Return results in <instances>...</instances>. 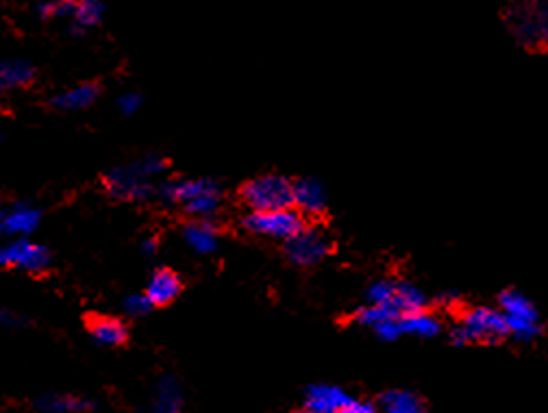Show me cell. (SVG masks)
<instances>
[{
    "label": "cell",
    "instance_id": "obj_22",
    "mask_svg": "<svg viewBox=\"0 0 548 413\" xmlns=\"http://www.w3.org/2000/svg\"><path fill=\"white\" fill-rule=\"evenodd\" d=\"M381 413H427L416 394L407 390H389L381 396Z\"/></svg>",
    "mask_w": 548,
    "mask_h": 413
},
{
    "label": "cell",
    "instance_id": "obj_14",
    "mask_svg": "<svg viewBox=\"0 0 548 413\" xmlns=\"http://www.w3.org/2000/svg\"><path fill=\"white\" fill-rule=\"evenodd\" d=\"M35 79V66L27 59L0 61V94L22 90Z\"/></svg>",
    "mask_w": 548,
    "mask_h": 413
},
{
    "label": "cell",
    "instance_id": "obj_23",
    "mask_svg": "<svg viewBox=\"0 0 548 413\" xmlns=\"http://www.w3.org/2000/svg\"><path fill=\"white\" fill-rule=\"evenodd\" d=\"M401 309L396 307V302H381V305H365L362 309L357 311V320L362 326H368V329H374L377 324H381V322L394 320V318H401Z\"/></svg>",
    "mask_w": 548,
    "mask_h": 413
},
{
    "label": "cell",
    "instance_id": "obj_11",
    "mask_svg": "<svg viewBox=\"0 0 548 413\" xmlns=\"http://www.w3.org/2000/svg\"><path fill=\"white\" fill-rule=\"evenodd\" d=\"M350 396L342 387L318 383L305 394V413H340Z\"/></svg>",
    "mask_w": 548,
    "mask_h": 413
},
{
    "label": "cell",
    "instance_id": "obj_26",
    "mask_svg": "<svg viewBox=\"0 0 548 413\" xmlns=\"http://www.w3.org/2000/svg\"><path fill=\"white\" fill-rule=\"evenodd\" d=\"M396 285L392 278H381V281H374L372 285L368 287L365 292V300L370 305H381V302H392L394 296H396Z\"/></svg>",
    "mask_w": 548,
    "mask_h": 413
},
{
    "label": "cell",
    "instance_id": "obj_3",
    "mask_svg": "<svg viewBox=\"0 0 548 413\" xmlns=\"http://www.w3.org/2000/svg\"><path fill=\"white\" fill-rule=\"evenodd\" d=\"M507 24L525 48H548V0H512Z\"/></svg>",
    "mask_w": 548,
    "mask_h": 413
},
{
    "label": "cell",
    "instance_id": "obj_32",
    "mask_svg": "<svg viewBox=\"0 0 548 413\" xmlns=\"http://www.w3.org/2000/svg\"><path fill=\"white\" fill-rule=\"evenodd\" d=\"M157 248H160V242H157V239L151 238V239H146V242H142V253L155 254Z\"/></svg>",
    "mask_w": 548,
    "mask_h": 413
},
{
    "label": "cell",
    "instance_id": "obj_15",
    "mask_svg": "<svg viewBox=\"0 0 548 413\" xmlns=\"http://www.w3.org/2000/svg\"><path fill=\"white\" fill-rule=\"evenodd\" d=\"M100 88L96 83H79L74 88L64 90L52 98V107L61 109V112H81L88 109L98 100Z\"/></svg>",
    "mask_w": 548,
    "mask_h": 413
},
{
    "label": "cell",
    "instance_id": "obj_5",
    "mask_svg": "<svg viewBox=\"0 0 548 413\" xmlns=\"http://www.w3.org/2000/svg\"><path fill=\"white\" fill-rule=\"evenodd\" d=\"M242 200L251 211H277L294 206V181L281 175H263L242 185Z\"/></svg>",
    "mask_w": 548,
    "mask_h": 413
},
{
    "label": "cell",
    "instance_id": "obj_20",
    "mask_svg": "<svg viewBox=\"0 0 548 413\" xmlns=\"http://www.w3.org/2000/svg\"><path fill=\"white\" fill-rule=\"evenodd\" d=\"M91 407L90 401L72 394H48L37 401V409L44 413H88Z\"/></svg>",
    "mask_w": 548,
    "mask_h": 413
},
{
    "label": "cell",
    "instance_id": "obj_10",
    "mask_svg": "<svg viewBox=\"0 0 548 413\" xmlns=\"http://www.w3.org/2000/svg\"><path fill=\"white\" fill-rule=\"evenodd\" d=\"M42 224V211L37 206L18 203L12 206H0V235L4 238H28Z\"/></svg>",
    "mask_w": 548,
    "mask_h": 413
},
{
    "label": "cell",
    "instance_id": "obj_30",
    "mask_svg": "<svg viewBox=\"0 0 548 413\" xmlns=\"http://www.w3.org/2000/svg\"><path fill=\"white\" fill-rule=\"evenodd\" d=\"M340 413H381V409L368 401H353V398H350Z\"/></svg>",
    "mask_w": 548,
    "mask_h": 413
},
{
    "label": "cell",
    "instance_id": "obj_21",
    "mask_svg": "<svg viewBox=\"0 0 548 413\" xmlns=\"http://www.w3.org/2000/svg\"><path fill=\"white\" fill-rule=\"evenodd\" d=\"M91 338L103 346H120L127 342V326L115 318H94L90 322Z\"/></svg>",
    "mask_w": 548,
    "mask_h": 413
},
{
    "label": "cell",
    "instance_id": "obj_7",
    "mask_svg": "<svg viewBox=\"0 0 548 413\" xmlns=\"http://www.w3.org/2000/svg\"><path fill=\"white\" fill-rule=\"evenodd\" d=\"M498 309L507 320V329L518 342H531L540 335V314L525 294L516 290H505L498 299Z\"/></svg>",
    "mask_w": 548,
    "mask_h": 413
},
{
    "label": "cell",
    "instance_id": "obj_27",
    "mask_svg": "<svg viewBox=\"0 0 548 413\" xmlns=\"http://www.w3.org/2000/svg\"><path fill=\"white\" fill-rule=\"evenodd\" d=\"M122 307H124V314L131 316V318H142V316L151 314V309L155 305H153L146 294H131L124 299Z\"/></svg>",
    "mask_w": 548,
    "mask_h": 413
},
{
    "label": "cell",
    "instance_id": "obj_9",
    "mask_svg": "<svg viewBox=\"0 0 548 413\" xmlns=\"http://www.w3.org/2000/svg\"><path fill=\"white\" fill-rule=\"evenodd\" d=\"M331 251H333L331 238L325 230L316 227H305L301 233L286 242V253L287 257H290V261L302 268L316 266V263L325 261Z\"/></svg>",
    "mask_w": 548,
    "mask_h": 413
},
{
    "label": "cell",
    "instance_id": "obj_25",
    "mask_svg": "<svg viewBox=\"0 0 548 413\" xmlns=\"http://www.w3.org/2000/svg\"><path fill=\"white\" fill-rule=\"evenodd\" d=\"M76 0H44L37 4L42 20H70L74 13Z\"/></svg>",
    "mask_w": 548,
    "mask_h": 413
},
{
    "label": "cell",
    "instance_id": "obj_31",
    "mask_svg": "<svg viewBox=\"0 0 548 413\" xmlns=\"http://www.w3.org/2000/svg\"><path fill=\"white\" fill-rule=\"evenodd\" d=\"M18 324H20V318H18L13 311L0 309V326H3V329H12V326H18Z\"/></svg>",
    "mask_w": 548,
    "mask_h": 413
},
{
    "label": "cell",
    "instance_id": "obj_29",
    "mask_svg": "<svg viewBox=\"0 0 548 413\" xmlns=\"http://www.w3.org/2000/svg\"><path fill=\"white\" fill-rule=\"evenodd\" d=\"M142 103H144L142 94L127 92L118 98V112L122 115H136L139 109H142Z\"/></svg>",
    "mask_w": 548,
    "mask_h": 413
},
{
    "label": "cell",
    "instance_id": "obj_16",
    "mask_svg": "<svg viewBox=\"0 0 548 413\" xmlns=\"http://www.w3.org/2000/svg\"><path fill=\"white\" fill-rule=\"evenodd\" d=\"M144 294L151 299L155 307L170 305V302L176 300V296L181 294V278L172 270H157L155 275L151 277V281H148Z\"/></svg>",
    "mask_w": 548,
    "mask_h": 413
},
{
    "label": "cell",
    "instance_id": "obj_17",
    "mask_svg": "<svg viewBox=\"0 0 548 413\" xmlns=\"http://www.w3.org/2000/svg\"><path fill=\"white\" fill-rule=\"evenodd\" d=\"M153 413H181L183 396L179 381L172 377H161L153 394Z\"/></svg>",
    "mask_w": 548,
    "mask_h": 413
},
{
    "label": "cell",
    "instance_id": "obj_13",
    "mask_svg": "<svg viewBox=\"0 0 548 413\" xmlns=\"http://www.w3.org/2000/svg\"><path fill=\"white\" fill-rule=\"evenodd\" d=\"M294 206L302 215H320L326 209V191L320 181H294Z\"/></svg>",
    "mask_w": 548,
    "mask_h": 413
},
{
    "label": "cell",
    "instance_id": "obj_8",
    "mask_svg": "<svg viewBox=\"0 0 548 413\" xmlns=\"http://www.w3.org/2000/svg\"><path fill=\"white\" fill-rule=\"evenodd\" d=\"M52 257L44 244H35L28 238H18L0 246V268H16V270L40 275L51 266Z\"/></svg>",
    "mask_w": 548,
    "mask_h": 413
},
{
    "label": "cell",
    "instance_id": "obj_24",
    "mask_svg": "<svg viewBox=\"0 0 548 413\" xmlns=\"http://www.w3.org/2000/svg\"><path fill=\"white\" fill-rule=\"evenodd\" d=\"M394 302H396L403 316L416 314V311H422L427 307V294L420 287L413 285V283H398Z\"/></svg>",
    "mask_w": 548,
    "mask_h": 413
},
{
    "label": "cell",
    "instance_id": "obj_18",
    "mask_svg": "<svg viewBox=\"0 0 548 413\" xmlns=\"http://www.w3.org/2000/svg\"><path fill=\"white\" fill-rule=\"evenodd\" d=\"M401 326L403 335H413V338L420 339H431L442 333V322L425 309L416 311V314L401 316Z\"/></svg>",
    "mask_w": 548,
    "mask_h": 413
},
{
    "label": "cell",
    "instance_id": "obj_33",
    "mask_svg": "<svg viewBox=\"0 0 548 413\" xmlns=\"http://www.w3.org/2000/svg\"><path fill=\"white\" fill-rule=\"evenodd\" d=\"M0 139H3V133H0Z\"/></svg>",
    "mask_w": 548,
    "mask_h": 413
},
{
    "label": "cell",
    "instance_id": "obj_1",
    "mask_svg": "<svg viewBox=\"0 0 548 413\" xmlns=\"http://www.w3.org/2000/svg\"><path fill=\"white\" fill-rule=\"evenodd\" d=\"M168 163L157 155L120 166L105 176V190L115 200H148L157 194L153 179L166 172Z\"/></svg>",
    "mask_w": 548,
    "mask_h": 413
},
{
    "label": "cell",
    "instance_id": "obj_2",
    "mask_svg": "<svg viewBox=\"0 0 548 413\" xmlns=\"http://www.w3.org/2000/svg\"><path fill=\"white\" fill-rule=\"evenodd\" d=\"M157 194L166 203L179 205L192 218L200 220H209L211 215L218 214L220 205H223V191L209 179L168 181V183L157 187Z\"/></svg>",
    "mask_w": 548,
    "mask_h": 413
},
{
    "label": "cell",
    "instance_id": "obj_4",
    "mask_svg": "<svg viewBox=\"0 0 548 413\" xmlns=\"http://www.w3.org/2000/svg\"><path fill=\"white\" fill-rule=\"evenodd\" d=\"M509 335L507 320L501 309L474 307L466 311L461 320L450 329V342L455 346L468 344H497Z\"/></svg>",
    "mask_w": 548,
    "mask_h": 413
},
{
    "label": "cell",
    "instance_id": "obj_6",
    "mask_svg": "<svg viewBox=\"0 0 548 413\" xmlns=\"http://www.w3.org/2000/svg\"><path fill=\"white\" fill-rule=\"evenodd\" d=\"M242 224L248 233L259 235V238L281 239V242H287L307 227L305 215L296 206L277 211H251L242 220Z\"/></svg>",
    "mask_w": 548,
    "mask_h": 413
},
{
    "label": "cell",
    "instance_id": "obj_12",
    "mask_svg": "<svg viewBox=\"0 0 548 413\" xmlns=\"http://www.w3.org/2000/svg\"><path fill=\"white\" fill-rule=\"evenodd\" d=\"M183 239L187 246L199 254H211L218 251L220 246V233L211 220L192 218L190 222L183 227Z\"/></svg>",
    "mask_w": 548,
    "mask_h": 413
},
{
    "label": "cell",
    "instance_id": "obj_19",
    "mask_svg": "<svg viewBox=\"0 0 548 413\" xmlns=\"http://www.w3.org/2000/svg\"><path fill=\"white\" fill-rule=\"evenodd\" d=\"M105 16V4L100 0H76L74 13L70 18V28L81 35L83 31L98 27Z\"/></svg>",
    "mask_w": 548,
    "mask_h": 413
},
{
    "label": "cell",
    "instance_id": "obj_28",
    "mask_svg": "<svg viewBox=\"0 0 548 413\" xmlns=\"http://www.w3.org/2000/svg\"><path fill=\"white\" fill-rule=\"evenodd\" d=\"M374 335H377L381 342H396V339L403 338V326H401V318H394L388 322H381V324L374 326Z\"/></svg>",
    "mask_w": 548,
    "mask_h": 413
}]
</instances>
